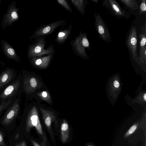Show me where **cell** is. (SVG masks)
I'll use <instances>...</instances> for the list:
<instances>
[{"mask_svg": "<svg viewBox=\"0 0 146 146\" xmlns=\"http://www.w3.org/2000/svg\"><path fill=\"white\" fill-rule=\"evenodd\" d=\"M34 42L29 46L28 54L30 58L39 57L49 54L55 52L53 45L51 44L47 48H45L46 41L45 36L36 38Z\"/></svg>", "mask_w": 146, "mask_h": 146, "instance_id": "cell-1", "label": "cell"}, {"mask_svg": "<svg viewBox=\"0 0 146 146\" xmlns=\"http://www.w3.org/2000/svg\"><path fill=\"white\" fill-rule=\"evenodd\" d=\"M70 44L73 51L77 55L84 58L88 57L86 49L90 50V48L86 33L80 31L75 39L71 41Z\"/></svg>", "mask_w": 146, "mask_h": 146, "instance_id": "cell-2", "label": "cell"}, {"mask_svg": "<svg viewBox=\"0 0 146 146\" xmlns=\"http://www.w3.org/2000/svg\"><path fill=\"white\" fill-rule=\"evenodd\" d=\"M38 111L37 108L33 106L29 111L26 119L25 130L29 133L31 128L35 127L38 133L43 136V132Z\"/></svg>", "mask_w": 146, "mask_h": 146, "instance_id": "cell-3", "label": "cell"}, {"mask_svg": "<svg viewBox=\"0 0 146 146\" xmlns=\"http://www.w3.org/2000/svg\"><path fill=\"white\" fill-rule=\"evenodd\" d=\"M102 4L103 6L114 16L119 18L127 19L130 17V13L121 6L115 0H104Z\"/></svg>", "mask_w": 146, "mask_h": 146, "instance_id": "cell-4", "label": "cell"}, {"mask_svg": "<svg viewBox=\"0 0 146 146\" xmlns=\"http://www.w3.org/2000/svg\"><path fill=\"white\" fill-rule=\"evenodd\" d=\"M138 38L136 27L132 25L130 28L126 40L127 46L132 57L137 61L139 57L137 52Z\"/></svg>", "mask_w": 146, "mask_h": 146, "instance_id": "cell-5", "label": "cell"}, {"mask_svg": "<svg viewBox=\"0 0 146 146\" xmlns=\"http://www.w3.org/2000/svg\"><path fill=\"white\" fill-rule=\"evenodd\" d=\"M66 22V21L64 20L57 21L47 24L42 25L37 28L29 39L32 40L34 38L50 35L56 28L65 24Z\"/></svg>", "mask_w": 146, "mask_h": 146, "instance_id": "cell-6", "label": "cell"}, {"mask_svg": "<svg viewBox=\"0 0 146 146\" xmlns=\"http://www.w3.org/2000/svg\"><path fill=\"white\" fill-rule=\"evenodd\" d=\"M95 26L96 30L101 38L104 41L110 42L111 41V37L106 23L100 15L95 13Z\"/></svg>", "mask_w": 146, "mask_h": 146, "instance_id": "cell-7", "label": "cell"}, {"mask_svg": "<svg viewBox=\"0 0 146 146\" xmlns=\"http://www.w3.org/2000/svg\"><path fill=\"white\" fill-rule=\"evenodd\" d=\"M18 11L15 2H13L10 5L2 20V26L3 30L7 27L12 25L19 19Z\"/></svg>", "mask_w": 146, "mask_h": 146, "instance_id": "cell-8", "label": "cell"}, {"mask_svg": "<svg viewBox=\"0 0 146 146\" xmlns=\"http://www.w3.org/2000/svg\"><path fill=\"white\" fill-rule=\"evenodd\" d=\"M42 86V83L35 76L26 75L24 79L23 89L28 94L32 93Z\"/></svg>", "mask_w": 146, "mask_h": 146, "instance_id": "cell-9", "label": "cell"}, {"mask_svg": "<svg viewBox=\"0 0 146 146\" xmlns=\"http://www.w3.org/2000/svg\"><path fill=\"white\" fill-rule=\"evenodd\" d=\"M20 109L18 100H17L5 114L2 123L4 125L10 124L16 117L19 112Z\"/></svg>", "mask_w": 146, "mask_h": 146, "instance_id": "cell-10", "label": "cell"}, {"mask_svg": "<svg viewBox=\"0 0 146 146\" xmlns=\"http://www.w3.org/2000/svg\"><path fill=\"white\" fill-rule=\"evenodd\" d=\"M139 39V60L142 62L145 61L146 58V22L142 26L138 35Z\"/></svg>", "mask_w": 146, "mask_h": 146, "instance_id": "cell-11", "label": "cell"}, {"mask_svg": "<svg viewBox=\"0 0 146 146\" xmlns=\"http://www.w3.org/2000/svg\"><path fill=\"white\" fill-rule=\"evenodd\" d=\"M54 52L44 56L30 58L31 62L35 67L42 69L45 68L49 65Z\"/></svg>", "mask_w": 146, "mask_h": 146, "instance_id": "cell-12", "label": "cell"}, {"mask_svg": "<svg viewBox=\"0 0 146 146\" xmlns=\"http://www.w3.org/2000/svg\"><path fill=\"white\" fill-rule=\"evenodd\" d=\"M40 109L42 114V118L46 127L50 134L52 136L51 130L52 123L56 119L55 114L52 111L45 110L41 107L40 108Z\"/></svg>", "mask_w": 146, "mask_h": 146, "instance_id": "cell-13", "label": "cell"}, {"mask_svg": "<svg viewBox=\"0 0 146 146\" xmlns=\"http://www.w3.org/2000/svg\"><path fill=\"white\" fill-rule=\"evenodd\" d=\"M2 50L6 56L17 62H19V57L13 48L6 41L1 42Z\"/></svg>", "mask_w": 146, "mask_h": 146, "instance_id": "cell-14", "label": "cell"}, {"mask_svg": "<svg viewBox=\"0 0 146 146\" xmlns=\"http://www.w3.org/2000/svg\"><path fill=\"white\" fill-rule=\"evenodd\" d=\"M20 82L16 80L9 85L4 90L0 96L2 99H6L13 96L15 94L19 87Z\"/></svg>", "mask_w": 146, "mask_h": 146, "instance_id": "cell-15", "label": "cell"}, {"mask_svg": "<svg viewBox=\"0 0 146 146\" xmlns=\"http://www.w3.org/2000/svg\"><path fill=\"white\" fill-rule=\"evenodd\" d=\"M72 27V25H70L68 28L61 30L58 33L55 39L58 44H63L68 38L71 34Z\"/></svg>", "mask_w": 146, "mask_h": 146, "instance_id": "cell-16", "label": "cell"}, {"mask_svg": "<svg viewBox=\"0 0 146 146\" xmlns=\"http://www.w3.org/2000/svg\"><path fill=\"white\" fill-rule=\"evenodd\" d=\"M60 132L62 142L64 143L66 142L69 136V127L68 122L65 119L62 121Z\"/></svg>", "mask_w": 146, "mask_h": 146, "instance_id": "cell-17", "label": "cell"}, {"mask_svg": "<svg viewBox=\"0 0 146 146\" xmlns=\"http://www.w3.org/2000/svg\"><path fill=\"white\" fill-rule=\"evenodd\" d=\"M13 76V71L7 69L3 72L0 76V88L10 82Z\"/></svg>", "mask_w": 146, "mask_h": 146, "instance_id": "cell-18", "label": "cell"}, {"mask_svg": "<svg viewBox=\"0 0 146 146\" xmlns=\"http://www.w3.org/2000/svg\"><path fill=\"white\" fill-rule=\"evenodd\" d=\"M74 6L82 15H84L85 13V8L88 2L86 0H77L70 1Z\"/></svg>", "mask_w": 146, "mask_h": 146, "instance_id": "cell-19", "label": "cell"}, {"mask_svg": "<svg viewBox=\"0 0 146 146\" xmlns=\"http://www.w3.org/2000/svg\"><path fill=\"white\" fill-rule=\"evenodd\" d=\"M120 1L124 5L132 11L138 9L139 6L137 2L134 0H120Z\"/></svg>", "mask_w": 146, "mask_h": 146, "instance_id": "cell-20", "label": "cell"}, {"mask_svg": "<svg viewBox=\"0 0 146 146\" xmlns=\"http://www.w3.org/2000/svg\"><path fill=\"white\" fill-rule=\"evenodd\" d=\"M42 100L49 104L52 103V100L50 95L47 91H43L36 93Z\"/></svg>", "mask_w": 146, "mask_h": 146, "instance_id": "cell-21", "label": "cell"}, {"mask_svg": "<svg viewBox=\"0 0 146 146\" xmlns=\"http://www.w3.org/2000/svg\"><path fill=\"white\" fill-rule=\"evenodd\" d=\"M138 125V123H137L134 124L131 126L124 134L123 138H125L127 137L132 135L136 130Z\"/></svg>", "mask_w": 146, "mask_h": 146, "instance_id": "cell-22", "label": "cell"}, {"mask_svg": "<svg viewBox=\"0 0 146 146\" xmlns=\"http://www.w3.org/2000/svg\"><path fill=\"white\" fill-rule=\"evenodd\" d=\"M56 1L65 9L69 12L72 13V10L68 3L65 0H57Z\"/></svg>", "mask_w": 146, "mask_h": 146, "instance_id": "cell-23", "label": "cell"}, {"mask_svg": "<svg viewBox=\"0 0 146 146\" xmlns=\"http://www.w3.org/2000/svg\"><path fill=\"white\" fill-rule=\"evenodd\" d=\"M139 15L143 14H145L146 13V0H142L141 1L140 6L139 7Z\"/></svg>", "mask_w": 146, "mask_h": 146, "instance_id": "cell-24", "label": "cell"}, {"mask_svg": "<svg viewBox=\"0 0 146 146\" xmlns=\"http://www.w3.org/2000/svg\"><path fill=\"white\" fill-rule=\"evenodd\" d=\"M11 102V100H9L6 102L4 101H2L1 104L0 105V112L7 108Z\"/></svg>", "mask_w": 146, "mask_h": 146, "instance_id": "cell-25", "label": "cell"}, {"mask_svg": "<svg viewBox=\"0 0 146 146\" xmlns=\"http://www.w3.org/2000/svg\"><path fill=\"white\" fill-rule=\"evenodd\" d=\"M3 139V134L2 132L0 131V146H5Z\"/></svg>", "mask_w": 146, "mask_h": 146, "instance_id": "cell-26", "label": "cell"}, {"mask_svg": "<svg viewBox=\"0 0 146 146\" xmlns=\"http://www.w3.org/2000/svg\"><path fill=\"white\" fill-rule=\"evenodd\" d=\"M15 146H27V145L25 141H23L19 143H16Z\"/></svg>", "mask_w": 146, "mask_h": 146, "instance_id": "cell-27", "label": "cell"}, {"mask_svg": "<svg viewBox=\"0 0 146 146\" xmlns=\"http://www.w3.org/2000/svg\"><path fill=\"white\" fill-rule=\"evenodd\" d=\"M31 142L34 146H41L40 145L37 143L36 142L33 140H31Z\"/></svg>", "mask_w": 146, "mask_h": 146, "instance_id": "cell-28", "label": "cell"}, {"mask_svg": "<svg viewBox=\"0 0 146 146\" xmlns=\"http://www.w3.org/2000/svg\"><path fill=\"white\" fill-rule=\"evenodd\" d=\"M114 86L116 88H118L119 86V82L117 81H115L113 83Z\"/></svg>", "mask_w": 146, "mask_h": 146, "instance_id": "cell-29", "label": "cell"}, {"mask_svg": "<svg viewBox=\"0 0 146 146\" xmlns=\"http://www.w3.org/2000/svg\"><path fill=\"white\" fill-rule=\"evenodd\" d=\"M19 132H18L15 135L14 137V139L15 140L17 139L19 137Z\"/></svg>", "mask_w": 146, "mask_h": 146, "instance_id": "cell-30", "label": "cell"}, {"mask_svg": "<svg viewBox=\"0 0 146 146\" xmlns=\"http://www.w3.org/2000/svg\"><path fill=\"white\" fill-rule=\"evenodd\" d=\"M87 146H95L93 144H92L91 143H89L87 144Z\"/></svg>", "mask_w": 146, "mask_h": 146, "instance_id": "cell-31", "label": "cell"}, {"mask_svg": "<svg viewBox=\"0 0 146 146\" xmlns=\"http://www.w3.org/2000/svg\"><path fill=\"white\" fill-rule=\"evenodd\" d=\"M91 1L92 2H94L96 3H98L99 1L98 0H92Z\"/></svg>", "mask_w": 146, "mask_h": 146, "instance_id": "cell-32", "label": "cell"}, {"mask_svg": "<svg viewBox=\"0 0 146 146\" xmlns=\"http://www.w3.org/2000/svg\"><path fill=\"white\" fill-rule=\"evenodd\" d=\"M144 98L145 100H146V94H145L144 95Z\"/></svg>", "mask_w": 146, "mask_h": 146, "instance_id": "cell-33", "label": "cell"}, {"mask_svg": "<svg viewBox=\"0 0 146 146\" xmlns=\"http://www.w3.org/2000/svg\"><path fill=\"white\" fill-rule=\"evenodd\" d=\"M145 143H144V146H146V139H145Z\"/></svg>", "mask_w": 146, "mask_h": 146, "instance_id": "cell-34", "label": "cell"}, {"mask_svg": "<svg viewBox=\"0 0 146 146\" xmlns=\"http://www.w3.org/2000/svg\"><path fill=\"white\" fill-rule=\"evenodd\" d=\"M1 1L0 0V4H1Z\"/></svg>", "mask_w": 146, "mask_h": 146, "instance_id": "cell-35", "label": "cell"}]
</instances>
